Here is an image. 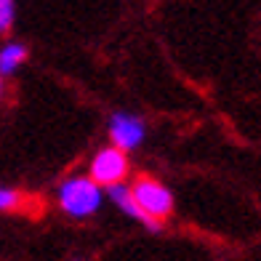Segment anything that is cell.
I'll use <instances>...</instances> for the list:
<instances>
[{"instance_id": "obj_1", "label": "cell", "mask_w": 261, "mask_h": 261, "mask_svg": "<svg viewBox=\"0 0 261 261\" xmlns=\"http://www.w3.org/2000/svg\"><path fill=\"white\" fill-rule=\"evenodd\" d=\"M56 203L69 219H91L104 205V189L91 176H69L56 189Z\"/></svg>"}, {"instance_id": "obj_2", "label": "cell", "mask_w": 261, "mask_h": 261, "mask_svg": "<svg viewBox=\"0 0 261 261\" xmlns=\"http://www.w3.org/2000/svg\"><path fill=\"white\" fill-rule=\"evenodd\" d=\"M130 192L134 200L139 203V208L147 213L149 219H155L163 224V219H168L173 213V192L165 187L155 176H139V179L130 184Z\"/></svg>"}, {"instance_id": "obj_3", "label": "cell", "mask_w": 261, "mask_h": 261, "mask_svg": "<svg viewBox=\"0 0 261 261\" xmlns=\"http://www.w3.org/2000/svg\"><path fill=\"white\" fill-rule=\"evenodd\" d=\"M130 171V163H128V155L120 152L117 147H101L96 155L91 158V168H88V176L96 181L101 189L107 187H117V184H125V176Z\"/></svg>"}, {"instance_id": "obj_4", "label": "cell", "mask_w": 261, "mask_h": 261, "mask_svg": "<svg viewBox=\"0 0 261 261\" xmlns=\"http://www.w3.org/2000/svg\"><path fill=\"white\" fill-rule=\"evenodd\" d=\"M107 134H110L112 147H117L120 152H134L144 144L147 139V123L141 120L134 112H115L107 123Z\"/></svg>"}, {"instance_id": "obj_5", "label": "cell", "mask_w": 261, "mask_h": 261, "mask_svg": "<svg viewBox=\"0 0 261 261\" xmlns=\"http://www.w3.org/2000/svg\"><path fill=\"white\" fill-rule=\"evenodd\" d=\"M107 197L112 200V203L120 208L125 216H130L134 221H139V224H144L147 229H152V232H160L163 229V224L160 221H155V219H149L144 211L139 208V203L134 200V192H130V187L128 184H117V187H110L107 189Z\"/></svg>"}, {"instance_id": "obj_6", "label": "cell", "mask_w": 261, "mask_h": 261, "mask_svg": "<svg viewBox=\"0 0 261 261\" xmlns=\"http://www.w3.org/2000/svg\"><path fill=\"white\" fill-rule=\"evenodd\" d=\"M27 62V45L24 43H6L0 48V75H14Z\"/></svg>"}, {"instance_id": "obj_7", "label": "cell", "mask_w": 261, "mask_h": 261, "mask_svg": "<svg viewBox=\"0 0 261 261\" xmlns=\"http://www.w3.org/2000/svg\"><path fill=\"white\" fill-rule=\"evenodd\" d=\"M21 203H24V197H21V192H19V189L0 184V213L19 211V208H21Z\"/></svg>"}, {"instance_id": "obj_8", "label": "cell", "mask_w": 261, "mask_h": 261, "mask_svg": "<svg viewBox=\"0 0 261 261\" xmlns=\"http://www.w3.org/2000/svg\"><path fill=\"white\" fill-rule=\"evenodd\" d=\"M16 21V3H11V0H0V35L11 32Z\"/></svg>"}, {"instance_id": "obj_9", "label": "cell", "mask_w": 261, "mask_h": 261, "mask_svg": "<svg viewBox=\"0 0 261 261\" xmlns=\"http://www.w3.org/2000/svg\"><path fill=\"white\" fill-rule=\"evenodd\" d=\"M0 99H3V75H0Z\"/></svg>"}, {"instance_id": "obj_10", "label": "cell", "mask_w": 261, "mask_h": 261, "mask_svg": "<svg viewBox=\"0 0 261 261\" xmlns=\"http://www.w3.org/2000/svg\"><path fill=\"white\" fill-rule=\"evenodd\" d=\"M69 261H86V258H83V256H75V258H69Z\"/></svg>"}]
</instances>
